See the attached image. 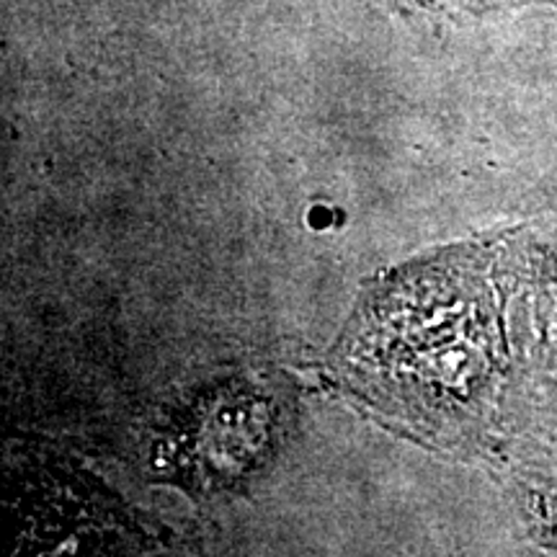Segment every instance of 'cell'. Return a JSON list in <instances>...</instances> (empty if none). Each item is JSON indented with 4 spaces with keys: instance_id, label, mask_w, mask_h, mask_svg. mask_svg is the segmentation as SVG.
Wrapping results in <instances>:
<instances>
[{
    "instance_id": "obj_1",
    "label": "cell",
    "mask_w": 557,
    "mask_h": 557,
    "mask_svg": "<svg viewBox=\"0 0 557 557\" xmlns=\"http://www.w3.org/2000/svg\"><path fill=\"white\" fill-rule=\"evenodd\" d=\"M470 3H517V0H470Z\"/></svg>"
}]
</instances>
